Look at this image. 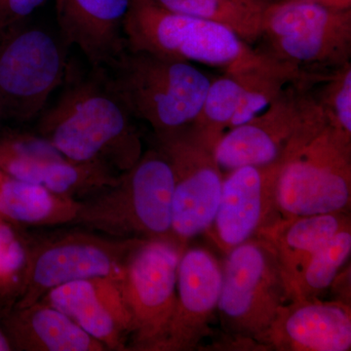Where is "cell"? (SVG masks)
Returning a JSON list of instances; mask_svg holds the SVG:
<instances>
[{"mask_svg": "<svg viewBox=\"0 0 351 351\" xmlns=\"http://www.w3.org/2000/svg\"><path fill=\"white\" fill-rule=\"evenodd\" d=\"M242 86L237 75L226 73L210 83L206 97L191 130L202 142L215 149L223 137L239 108Z\"/></svg>", "mask_w": 351, "mask_h": 351, "instance_id": "cb8c5ba5", "label": "cell"}, {"mask_svg": "<svg viewBox=\"0 0 351 351\" xmlns=\"http://www.w3.org/2000/svg\"><path fill=\"white\" fill-rule=\"evenodd\" d=\"M230 75H237L242 86L239 108L230 129L241 125L263 112L280 96L289 83L304 80L299 66L277 59L274 55H269L263 63Z\"/></svg>", "mask_w": 351, "mask_h": 351, "instance_id": "44dd1931", "label": "cell"}, {"mask_svg": "<svg viewBox=\"0 0 351 351\" xmlns=\"http://www.w3.org/2000/svg\"><path fill=\"white\" fill-rule=\"evenodd\" d=\"M301 1L313 2L328 8L338 9V10H348L350 9L351 0H301Z\"/></svg>", "mask_w": 351, "mask_h": 351, "instance_id": "f546056e", "label": "cell"}, {"mask_svg": "<svg viewBox=\"0 0 351 351\" xmlns=\"http://www.w3.org/2000/svg\"><path fill=\"white\" fill-rule=\"evenodd\" d=\"M328 80L322 101H319L321 107L330 125L351 138V64L338 68Z\"/></svg>", "mask_w": 351, "mask_h": 351, "instance_id": "4316f807", "label": "cell"}, {"mask_svg": "<svg viewBox=\"0 0 351 351\" xmlns=\"http://www.w3.org/2000/svg\"><path fill=\"white\" fill-rule=\"evenodd\" d=\"M46 0H0V32L16 29Z\"/></svg>", "mask_w": 351, "mask_h": 351, "instance_id": "83f0119b", "label": "cell"}, {"mask_svg": "<svg viewBox=\"0 0 351 351\" xmlns=\"http://www.w3.org/2000/svg\"><path fill=\"white\" fill-rule=\"evenodd\" d=\"M283 161L263 166H243L223 177L218 209L206 232L217 247L228 253L257 237L280 217L276 189Z\"/></svg>", "mask_w": 351, "mask_h": 351, "instance_id": "4fadbf2b", "label": "cell"}, {"mask_svg": "<svg viewBox=\"0 0 351 351\" xmlns=\"http://www.w3.org/2000/svg\"><path fill=\"white\" fill-rule=\"evenodd\" d=\"M39 301L68 315L107 350H128L133 320L122 278L73 281L51 289Z\"/></svg>", "mask_w": 351, "mask_h": 351, "instance_id": "9a60e30c", "label": "cell"}, {"mask_svg": "<svg viewBox=\"0 0 351 351\" xmlns=\"http://www.w3.org/2000/svg\"><path fill=\"white\" fill-rule=\"evenodd\" d=\"M156 138L172 168V232L176 243L184 251L191 239L206 232L213 223L223 188V170L214 149L191 126Z\"/></svg>", "mask_w": 351, "mask_h": 351, "instance_id": "8fae6325", "label": "cell"}, {"mask_svg": "<svg viewBox=\"0 0 351 351\" xmlns=\"http://www.w3.org/2000/svg\"><path fill=\"white\" fill-rule=\"evenodd\" d=\"M174 177L160 149L144 152L112 186L80 201L75 223L108 237L174 242ZM177 244V243H176Z\"/></svg>", "mask_w": 351, "mask_h": 351, "instance_id": "7a4b0ae2", "label": "cell"}, {"mask_svg": "<svg viewBox=\"0 0 351 351\" xmlns=\"http://www.w3.org/2000/svg\"><path fill=\"white\" fill-rule=\"evenodd\" d=\"M80 201L6 175L0 186V217L20 226L75 223Z\"/></svg>", "mask_w": 351, "mask_h": 351, "instance_id": "ffe728a7", "label": "cell"}, {"mask_svg": "<svg viewBox=\"0 0 351 351\" xmlns=\"http://www.w3.org/2000/svg\"><path fill=\"white\" fill-rule=\"evenodd\" d=\"M2 331L12 350L107 351L68 315L41 301L7 309Z\"/></svg>", "mask_w": 351, "mask_h": 351, "instance_id": "ac0fdd59", "label": "cell"}, {"mask_svg": "<svg viewBox=\"0 0 351 351\" xmlns=\"http://www.w3.org/2000/svg\"><path fill=\"white\" fill-rule=\"evenodd\" d=\"M31 240L18 226L0 217V302L5 311L19 299L29 267Z\"/></svg>", "mask_w": 351, "mask_h": 351, "instance_id": "484cf974", "label": "cell"}, {"mask_svg": "<svg viewBox=\"0 0 351 351\" xmlns=\"http://www.w3.org/2000/svg\"><path fill=\"white\" fill-rule=\"evenodd\" d=\"M159 5L200 19L211 21L234 32L244 43L263 36L265 4L258 0H156Z\"/></svg>", "mask_w": 351, "mask_h": 351, "instance_id": "7402d4cb", "label": "cell"}, {"mask_svg": "<svg viewBox=\"0 0 351 351\" xmlns=\"http://www.w3.org/2000/svg\"><path fill=\"white\" fill-rule=\"evenodd\" d=\"M351 270L350 263L345 265L338 276L335 277L329 290L332 295V301L343 302L351 306Z\"/></svg>", "mask_w": 351, "mask_h": 351, "instance_id": "f1b7e54d", "label": "cell"}, {"mask_svg": "<svg viewBox=\"0 0 351 351\" xmlns=\"http://www.w3.org/2000/svg\"><path fill=\"white\" fill-rule=\"evenodd\" d=\"M258 1L262 2V3L265 4V5H269V4L278 1V0H258Z\"/></svg>", "mask_w": 351, "mask_h": 351, "instance_id": "1f68e13d", "label": "cell"}, {"mask_svg": "<svg viewBox=\"0 0 351 351\" xmlns=\"http://www.w3.org/2000/svg\"><path fill=\"white\" fill-rule=\"evenodd\" d=\"M63 43L38 27H16L0 43V114L27 121L63 80Z\"/></svg>", "mask_w": 351, "mask_h": 351, "instance_id": "30bf717a", "label": "cell"}, {"mask_svg": "<svg viewBox=\"0 0 351 351\" xmlns=\"http://www.w3.org/2000/svg\"><path fill=\"white\" fill-rule=\"evenodd\" d=\"M5 176H6L5 173L2 172V171L0 170V186H1V182H2V181H3L4 178H5Z\"/></svg>", "mask_w": 351, "mask_h": 351, "instance_id": "d6a6232c", "label": "cell"}, {"mask_svg": "<svg viewBox=\"0 0 351 351\" xmlns=\"http://www.w3.org/2000/svg\"><path fill=\"white\" fill-rule=\"evenodd\" d=\"M141 240L144 239H117L82 230L31 240L24 288L12 307L32 306L51 289L73 281L122 278L127 258Z\"/></svg>", "mask_w": 351, "mask_h": 351, "instance_id": "ba28073f", "label": "cell"}, {"mask_svg": "<svg viewBox=\"0 0 351 351\" xmlns=\"http://www.w3.org/2000/svg\"><path fill=\"white\" fill-rule=\"evenodd\" d=\"M12 350L10 343H9L8 339L6 338L5 334L3 331L0 330V351H9Z\"/></svg>", "mask_w": 351, "mask_h": 351, "instance_id": "4dcf8cb0", "label": "cell"}, {"mask_svg": "<svg viewBox=\"0 0 351 351\" xmlns=\"http://www.w3.org/2000/svg\"><path fill=\"white\" fill-rule=\"evenodd\" d=\"M108 68V78L132 115L149 123L156 136L191 125L211 83L188 62L142 51H122Z\"/></svg>", "mask_w": 351, "mask_h": 351, "instance_id": "277c9868", "label": "cell"}, {"mask_svg": "<svg viewBox=\"0 0 351 351\" xmlns=\"http://www.w3.org/2000/svg\"><path fill=\"white\" fill-rule=\"evenodd\" d=\"M66 43L82 50L94 69L108 68L124 49L123 22L130 0H55Z\"/></svg>", "mask_w": 351, "mask_h": 351, "instance_id": "e0dca14e", "label": "cell"}, {"mask_svg": "<svg viewBox=\"0 0 351 351\" xmlns=\"http://www.w3.org/2000/svg\"><path fill=\"white\" fill-rule=\"evenodd\" d=\"M350 225V213L279 217L263 228L257 237L274 249L288 287L309 258Z\"/></svg>", "mask_w": 351, "mask_h": 351, "instance_id": "d6986e66", "label": "cell"}, {"mask_svg": "<svg viewBox=\"0 0 351 351\" xmlns=\"http://www.w3.org/2000/svg\"><path fill=\"white\" fill-rule=\"evenodd\" d=\"M327 125L319 101L288 86L263 112L226 131L215 147V158L228 172L286 162Z\"/></svg>", "mask_w": 351, "mask_h": 351, "instance_id": "8992f818", "label": "cell"}, {"mask_svg": "<svg viewBox=\"0 0 351 351\" xmlns=\"http://www.w3.org/2000/svg\"><path fill=\"white\" fill-rule=\"evenodd\" d=\"M63 156L41 136L10 135L0 138V170L22 181L38 184L46 166Z\"/></svg>", "mask_w": 351, "mask_h": 351, "instance_id": "d4e9b609", "label": "cell"}, {"mask_svg": "<svg viewBox=\"0 0 351 351\" xmlns=\"http://www.w3.org/2000/svg\"><path fill=\"white\" fill-rule=\"evenodd\" d=\"M351 254V225L343 228L309 258L288 285L290 301L316 300L329 290Z\"/></svg>", "mask_w": 351, "mask_h": 351, "instance_id": "603a6c76", "label": "cell"}, {"mask_svg": "<svg viewBox=\"0 0 351 351\" xmlns=\"http://www.w3.org/2000/svg\"><path fill=\"white\" fill-rule=\"evenodd\" d=\"M267 31L274 57L289 63L343 66L350 63L351 11L283 0L270 8Z\"/></svg>", "mask_w": 351, "mask_h": 351, "instance_id": "7c38bea8", "label": "cell"}, {"mask_svg": "<svg viewBox=\"0 0 351 351\" xmlns=\"http://www.w3.org/2000/svg\"><path fill=\"white\" fill-rule=\"evenodd\" d=\"M123 34L129 49L221 66L226 73L256 66L269 57L252 49L225 25L172 12L156 0H130Z\"/></svg>", "mask_w": 351, "mask_h": 351, "instance_id": "3957f363", "label": "cell"}, {"mask_svg": "<svg viewBox=\"0 0 351 351\" xmlns=\"http://www.w3.org/2000/svg\"><path fill=\"white\" fill-rule=\"evenodd\" d=\"M255 341L263 350L350 351L351 306L320 299L293 300L279 308Z\"/></svg>", "mask_w": 351, "mask_h": 351, "instance_id": "2e32d148", "label": "cell"}, {"mask_svg": "<svg viewBox=\"0 0 351 351\" xmlns=\"http://www.w3.org/2000/svg\"><path fill=\"white\" fill-rule=\"evenodd\" d=\"M221 284V265L211 252L199 247L182 251L174 311L159 351L193 350L211 334Z\"/></svg>", "mask_w": 351, "mask_h": 351, "instance_id": "5bb4252c", "label": "cell"}, {"mask_svg": "<svg viewBox=\"0 0 351 351\" xmlns=\"http://www.w3.org/2000/svg\"><path fill=\"white\" fill-rule=\"evenodd\" d=\"M182 253L174 242L141 240L127 258L122 286L133 320L128 350H160L174 311Z\"/></svg>", "mask_w": 351, "mask_h": 351, "instance_id": "9c48e42d", "label": "cell"}, {"mask_svg": "<svg viewBox=\"0 0 351 351\" xmlns=\"http://www.w3.org/2000/svg\"><path fill=\"white\" fill-rule=\"evenodd\" d=\"M217 314L230 341H255L290 302L274 249L256 237L226 254Z\"/></svg>", "mask_w": 351, "mask_h": 351, "instance_id": "5b68a950", "label": "cell"}, {"mask_svg": "<svg viewBox=\"0 0 351 351\" xmlns=\"http://www.w3.org/2000/svg\"><path fill=\"white\" fill-rule=\"evenodd\" d=\"M280 217L350 213L351 138L327 125L284 162L276 189Z\"/></svg>", "mask_w": 351, "mask_h": 351, "instance_id": "52a82bcc", "label": "cell"}, {"mask_svg": "<svg viewBox=\"0 0 351 351\" xmlns=\"http://www.w3.org/2000/svg\"><path fill=\"white\" fill-rule=\"evenodd\" d=\"M66 89L41 117L39 136L76 162L97 163L117 175L144 154L133 115L101 69Z\"/></svg>", "mask_w": 351, "mask_h": 351, "instance_id": "6da1fadb", "label": "cell"}]
</instances>
